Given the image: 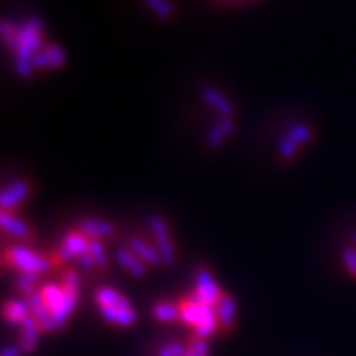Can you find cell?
Listing matches in <instances>:
<instances>
[{
    "label": "cell",
    "mask_w": 356,
    "mask_h": 356,
    "mask_svg": "<svg viewBox=\"0 0 356 356\" xmlns=\"http://www.w3.org/2000/svg\"><path fill=\"white\" fill-rule=\"evenodd\" d=\"M177 305L178 311H180V321H184L188 327H192L196 337L206 339L220 329L216 309L200 303L194 295L186 297V299H180Z\"/></svg>",
    "instance_id": "cell-1"
},
{
    "label": "cell",
    "mask_w": 356,
    "mask_h": 356,
    "mask_svg": "<svg viewBox=\"0 0 356 356\" xmlns=\"http://www.w3.org/2000/svg\"><path fill=\"white\" fill-rule=\"evenodd\" d=\"M95 301L99 305L103 317L117 327H133L137 323V313L127 299L115 289L103 287L95 293Z\"/></svg>",
    "instance_id": "cell-2"
},
{
    "label": "cell",
    "mask_w": 356,
    "mask_h": 356,
    "mask_svg": "<svg viewBox=\"0 0 356 356\" xmlns=\"http://www.w3.org/2000/svg\"><path fill=\"white\" fill-rule=\"evenodd\" d=\"M4 264L20 271V275L38 277L42 273L50 271L51 259L42 257L26 245H14V248H4Z\"/></svg>",
    "instance_id": "cell-3"
},
{
    "label": "cell",
    "mask_w": 356,
    "mask_h": 356,
    "mask_svg": "<svg viewBox=\"0 0 356 356\" xmlns=\"http://www.w3.org/2000/svg\"><path fill=\"white\" fill-rule=\"evenodd\" d=\"M200 303L208 307H214L216 309L218 303H220V299H222V295L224 291L218 287V283L212 277V273L206 269V267H198V271H196V289L192 293Z\"/></svg>",
    "instance_id": "cell-4"
},
{
    "label": "cell",
    "mask_w": 356,
    "mask_h": 356,
    "mask_svg": "<svg viewBox=\"0 0 356 356\" xmlns=\"http://www.w3.org/2000/svg\"><path fill=\"white\" fill-rule=\"evenodd\" d=\"M149 226L153 229L154 240H156V250L161 254V259L165 266H172L175 264V245H172V236H170V229L166 226V222L163 218L153 216L149 220Z\"/></svg>",
    "instance_id": "cell-5"
},
{
    "label": "cell",
    "mask_w": 356,
    "mask_h": 356,
    "mask_svg": "<svg viewBox=\"0 0 356 356\" xmlns=\"http://www.w3.org/2000/svg\"><path fill=\"white\" fill-rule=\"evenodd\" d=\"M32 192V184L28 180H16L10 186H6L2 192V212L13 214L14 208H18L24 202V198L30 196Z\"/></svg>",
    "instance_id": "cell-6"
},
{
    "label": "cell",
    "mask_w": 356,
    "mask_h": 356,
    "mask_svg": "<svg viewBox=\"0 0 356 356\" xmlns=\"http://www.w3.org/2000/svg\"><path fill=\"white\" fill-rule=\"evenodd\" d=\"M77 232H81L86 238L89 240H99L103 242L105 238H111L115 236V228L109 222H103V220H93V218H86L79 222Z\"/></svg>",
    "instance_id": "cell-7"
},
{
    "label": "cell",
    "mask_w": 356,
    "mask_h": 356,
    "mask_svg": "<svg viewBox=\"0 0 356 356\" xmlns=\"http://www.w3.org/2000/svg\"><path fill=\"white\" fill-rule=\"evenodd\" d=\"M2 229H4V234L13 236L16 242L28 243L32 242V238H34V232L28 228L22 220H18L8 212H2Z\"/></svg>",
    "instance_id": "cell-8"
},
{
    "label": "cell",
    "mask_w": 356,
    "mask_h": 356,
    "mask_svg": "<svg viewBox=\"0 0 356 356\" xmlns=\"http://www.w3.org/2000/svg\"><path fill=\"white\" fill-rule=\"evenodd\" d=\"M40 297H42L44 307L51 313V317H56L62 311V307L65 305V291L62 285H51V283L44 285L40 289Z\"/></svg>",
    "instance_id": "cell-9"
},
{
    "label": "cell",
    "mask_w": 356,
    "mask_h": 356,
    "mask_svg": "<svg viewBox=\"0 0 356 356\" xmlns=\"http://www.w3.org/2000/svg\"><path fill=\"white\" fill-rule=\"evenodd\" d=\"M200 97H202L204 102L208 103L212 109H216L220 117H234V107H232V103L226 95H222V91H218L216 88H210V86H206V88L200 89Z\"/></svg>",
    "instance_id": "cell-10"
},
{
    "label": "cell",
    "mask_w": 356,
    "mask_h": 356,
    "mask_svg": "<svg viewBox=\"0 0 356 356\" xmlns=\"http://www.w3.org/2000/svg\"><path fill=\"white\" fill-rule=\"evenodd\" d=\"M129 250H133L135 254L139 255L147 267H156L163 264V259H161V254H159L156 245H149V243L143 242V240L137 238V236H131V238H129Z\"/></svg>",
    "instance_id": "cell-11"
},
{
    "label": "cell",
    "mask_w": 356,
    "mask_h": 356,
    "mask_svg": "<svg viewBox=\"0 0 356 356\" xmlns=\"http://www.w3.org/2000/svg\"><path fill=\"white\" fill-rule=\"evenodd\" d=\"M216 315H218V325H220V331L228 334L234 327V321H236V303L232 299L229 293H224L220 303L216 307Z\"/></svg>",
    "instance_id": "cell-12"
},
{
    "label": "cell",
    "mask_w": 356,
    "mask_h": 356,
    "mask_svg": "<svg viewBox=\"0 0 356 356\" xmlns=\"http://www.w3.org/2000/svg\"><path fill=\"white\" fill-rule=\"evenodd\" d=\"M117 261L121 264L123 269H127V273L131 277H143L147 273L145 261L133 250H125V248L117 250Z\"/></svg>",
    "instance_id": "cell-13"
},
{
    "label": "cell",
    "mask_w": 356,
    "mask_h": 356,
    "mask_svg": "<svg viewBox=\"0 0 356 356\" xmlns=\"http://www.w3.org/2000/svg\"><path fill=\"white\" fill-rule=\"evenodd\" d=\"M232 131H234V117H220L216 125L210 131L208 147H210V149H218L224 140L228 139V135Z\"/></svg>",
    "instance_id": "cell-14"
},
{
    "label": "cell",
    "mask_w": 356,
    "mask_h": 356,
    "mask_svg": "<svg viewBox=\"0 0 356 356\" xmlns=\"http://www.w3.org/2000/svg\"><path fill=\"white\" fill-rule=\"evenodd\" d=\"M30 317V309L26 303L22 301H6L4 303V318L8 321V323H13V325H22L26 318Z\"/></svg>",
    "instance_id": "cell-15"
},
{
    "label": "cell",
    "mask_w": 356,
    "mask_h": 356,
    "mask_svg": "<svg viewBox=\"0 0 356 356\" xmlns=\"http://www.w3.org/2000/svg\"><path fill=\"white\" fill-rule=\"evenodd\" d=\"M153 317L161 323H175V321H180V311L175 303L159 301L153 305Z\"/></svg>",
    "instance_id": "cell-16"
},
{
    "label": "cell",
    "mask_w": 356,
    "mask_h": 356,
    "mask_svg": "<svg viewBox=\"0 0 356 356\" xmlns=\"http://www.w3.org/2000/svg\"><path fill=\"white\" fill-rule=\"evenodd\" d=\"M143 2H145V6H147L156 18H161V20H168V18H172L175 13H177L175 6H172L168 0H143Z\"/></svg>",
    "instance_id": "cell-17"
},
{
    "label": "cell",
    "mask_w": 356,
    "mask_h": 356,
    "mask_svg": "<svg viewBox=\"0 0 356 356\" xmlns=\"http://www.w3.org/2000/svg\"><path fill=\"white\" fill-rule=\"evenodd\" d=\"M287 139L291 140L293 145H297L299 149H303L307 143L313 139V129L307 127V125H295V127L289 129Z\"/></svg>",
    "instance_id": "cell-18"
},
{
    "label": "cell",
    "mask_w": 356,
    "mask_h": 356,
    "mask_svg": "<svg viewBox=\"0 0 356 356\" xmlns=\"http://www.w3.org/2000/svg\"><path fill=\"white\" fill-rule=\"evenodd\" d=\"M44 54H46V58H48V64H50V70H60V67H64L65 64V56L64 51L60 50V46L58 44H54V42H48L44 48Z\"/></svg>",
    "instance_id": "cell-19"
},
{
    "label": "cell",
    "mask_w": 356,
    "mask_h": 356,
    "mask_svg": "<svg viewBox=\"0 0 356 356\" xmlns=\"http://www.w3.org/2000/svg\"><path fill=\"white\" fill-rule=\"evenodd\" d=\"M89 255L97 269H102V271L107 269V255H105L103 243L99 240H89Z\"/></svg>",
    "instance_id": "cell-20"
},
{
    "label": "cell",
    "mask_w": 356,
    "mask_h": 356,
    "mask_svg": "<svg viewBox=\"0 0 356 356\" xmlns=\"http://www.w3.org/2000/svg\"><path fill=\"white\" fill-rule=\"evenodd\" d=\"M184 356H208V344H206V339H200V337H192L191 341L186 343V355Z\"/></svg>",
    "instance_id": "cell-21"
},
{
    "label": "cell",
    "mask_w": 356,
    "mask_h": 356,
    "mask_svg": "<svg viewBox=\"0 0 356 356\" xmlns=\"http://www.w3.org/2000/svg\"><path fill=\"white\" fill-rule=\"evenodd\" d=\"M186 355V344L165 343L159 346L156 356H184Z\"/></svg>",
    "instance_id": "cell-22"
},
{
    "label": "cell",
    "mask_w": 356,
    "mask_h": 356,
    "mask_svg": "<svg viewBox=\"0 0 356 356\" xmlns=\"http://www.w3.org/2000/svg\"><path fill=\"white\" fill-rule=\"evenodd\" d=\"M343 264L350 277L356 280V245H348L343 252Z\"/></svg>",
    "instance_id": "cell-23"
},
{
    "label": "cell",
    "mask_w": 356,
    "mask_h": 356,
    "mask_svg": "<svg viewBox=\"0 0 356 356\" xmlns=\"http://www.w3.org/2000/svg\"><path fill=\"white\" fill-rule=\"evenodd\" d=\"M14 70H16V74L20 77H28L34 76V65H32V60H24V58H14Z\"/></svg>",
    "instance_id": "cell-24"
},
{
    "label": "cell",
    "mask_w": 356,
    "mask_h": 356,
    "mask_svg": "<svg viewBox=\"0 0 356 356\" xmlns=\"http://www.w3.org/2000/svg\"><path fill=\"white\" fill-rule=\"evenodd\" d=\"M32 65H34L36 72H48L50 70V64H48V58H46L44 50H40L38 54L32 56Z\"/></svg>",
    "instance_id": "cell-25"
},
{
    "label": "cell",
    "mask_w": 356,
    "mask_h": 356,
    "mask_svg": "<svg viewBox=\"0 0 356 356\" xmlns=\"http://www.w3.org/2000/svg\"><path fill=\"white\" fill-rule=\"evenodd\" d=\"M2 356H20V348H16V346H6Z\"/></svg>",
    "instance_id": "cell-26"
},
{
    "label": "cell",
    "mask_w": 356,
    "mask_h": 356,
    "mask_svg": "<svg viewBox=\"0 0 356 356\" xmlns=\"http://www.w3.org/2000/svg\"><path fill=\"white\" fill-rule=\"evenodd\" d=\"M214 2H218V4H240L243 0H214Z\"/></svg>",
    "instance_id": "cell-27"
},
{
    "label": "cell",
    "mask_w": 356,
    "mask_h": 356,
    "mask_svg": "<svg viewBox=\"0 0 356 356\" xmlns=\"http://www.w3.org/2000/svg\"><path fill=\"white\" fill-rule=\"evenodd\" d=\"M353 245H356V234H355V236H353Z\"/></svg>",
    "instance_id": "cell-28"
},
{
    "label": "cell",
    "mask_w": 356,
    "mask_h": 356,
    "mask_svg": "<svg viewBox=\"0 0 356 356\" xmlns=\"http://www.w3.org/2000/svg\"><path fill=\"white\" fill-rule=\"evenodd\" d=\"M243 2H257V0H243Z\"/></svg>",
    "instance_id": "cell-29"
}]
</instances>
